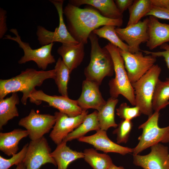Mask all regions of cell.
<instances>
[{"mask_svg": "<svg viewBox=\"0 0 169 169\" xmlns=\"http://www.w3.org/2000/svg\"><path fill=\"white\" fill-rule=\"evenodd\" d=\"M67 28L73 38L79 43H88L90 34L100 26L113 25L119 27L122 19L105 18L98 11L91 8H81L69 3L63 9Z\"/></svg>", "mask_w": 169, "mask_h": 169, "instance_id": "6da1fadb", "label": "cell"}, {"mask_svg": "<svg viewBox=\"0 0 169 169\" xmlns=\"http://www.w3.org/2000/svg\"><path fill=\"white\" fill-rule=\"evenodd\" d=\"M55 76L54 69L38 71L34 69L28 68L10 79H0V99L4 98L9 93L21 92L23 94L21 101L25 105L28 99L36 90V87L41 86L46 79H54Z\"/></svg>", "mask_w": 169, "mask_h": 169, "instance_id": "7a4b0ae2", "label": "cell"}, {"mask_svg": "<svg viewBox=\"0 0 169 169\" xmlns=\"http://www.w3.org/2000/svg\"><path fill=\"white\" fill-rule=\"evenodd\" d=\"M89 38L91 43L90 59L84 69V74L86 79L100 85L104 78L113 75V62L108 50L100 46L96 34L92 32Z\"/></svg>", "mask_w": 169, "mask_h": 169, "instance_id": "3957f363", "label": "cell"}, {"mask_svg": "<svg viewBox=\"0 0 169 169\" xmlns=\"http://www.w3.org/2000/svg\"><path fill=\"white\" fill-rule=\"evenodd\" d=\"M105 47L109 52L114 64L115 77L109 82L110 97L117 98L122 95L135 106V96L134 89L130 82L125 69L124 60L120 53V49L110 43Z\"/></svg>", "mask_w": 169, "mask_h": 169, "instance_id": "277c9868", "label": "cell"}, {"mask_svg": "<svg viewBox=\"0 0 169 169\" xmlns=\"http://www.w3.org/2000/svg\"><path fill=\"white\" fill-rule=\"evenodd\" d=\"M161 71L158 64H154L135 82L131 84L135 96V106L141 113L148 115L153 113L152 97L156 83Z\"/></svg>", "mask_w": 169, "mask_h": 169, "instance_id": "5b68a950", "label": "cell"}, {"mask_svg": "<svg viewBox=\"0 0 169 169\" xmlns=\"http://www.w3.org/2000/svg\"><path fill=\"white\" fill-rule=\"evenodd\" d=\"M159 111H155L139 126L138 128L142 129V132L138 138L139 143L133 148V155H138L156 144L169 143V125L163 128L159 126Z\"/></svg>", "mask_w": 169, "mask_h": 169, "instance_id": "8992f818", "label": "cell"}, {"mask_svg": "<svg viewBox=\"0 0 169 169\" xmlns=\"http://www.w3.org/2000/svg\"><path fill=\"white\" fill-rule=\"evenodd\" d=\"M10 31L14 34L15 36L12 37L10 35H6L5 36L4 39L16 42L24 52L23 56L18 62L19 64H22L33 61L36 64L38 68L44 70L47 68L49 64L55 62L54 56L51 54L54 43L41 46L38 49H33L28 43L23 42L21 40L16 29L12 28Z\"/></svg>", "mask_w": 169, "mask_h": 169, "instance_id": "52a82bcc", "label": "cell"}, {"mask_svg": "<svg viewBox=\"0 0 169 169\" xmlns=\"http://www.w3.org/2000/svg\"><path fill=\"white\" fill-rule=\"evenodd\" d=\"M49 1L54 5L57 10L59 25L54 31L48 30L42 26H38L36 33L40 44L43 46L54 42L71 44L79 43L70 35L64 23L63 8L64 0H50Z\"/></svg>", "mask_w": 169, "mask_h": 169, "instance_id": "ba28073f", "label": "cell"}, {"mask_svg": "<svg viewBox=\"0 0 169 169\" xmlns=\"http://www.w3.org/2000/svg\"><path fill=\"white\" fill-rule=\"evenodd\" d=\"M127 76L131 84L144 75L154 64L156 58L151 54L144 55L141 50L132 54L120 49Z\"/></svg>", "mask_w": 169, "mask_h": 169, "instance_id": "9c48e42d", "label": "cell"}, {"mask_svg": "<svg viewBox=\"0 0 169 169\" xmlns=\"http://www.w3.org/2000/svg\"><path fill=\"white\" fill-rule=\"evenodd\" d=\"M56 121L54 115L38 113L32 109L28 115L21 119L18 125L25 128L31 141L38 139L49 133Z\"/></svg>", "mask_w": 169, "mask_h": 169, "instance_id": "30bf717a", "label": "cell"}, {"mask_svg": "<svg viewBox=\"0 0 169 169\" xmlns=\"http://www.w3.org/2000/svg\"><path fill=\"white\" fill-rule=\"evenodd\" d=\"M51 153V149L44 137L31 141L23 162L26 169H40L43 165L47 163L57 166Z\"/></svg>", "mask_w": 169, "mask_h": 169, "instance_id": "8fae6325", "label": "cell"}, {"mask_svg": "<svg viewBox=\"0 0 169 169\" xmlns=\"http://www.w3.org/2000/svg\"><path fill=\"white\" fill-rule=\"evenodd\" d=\"M29 98L31 102L37 105L40 104L42 101L45 102L48 104L49 106L58 109L60 112L69 117L79 115L83 111L78 105L76 100L62 95H49L41 90H35L32 93Z\"/></svg>", "mask_w": 169, "mask_h": 169, "instance_id": "7c38bea8", "label": "cell"}, {"mask_svg": "<svg viewBox=\"0 0 169 169\" xmlns=\"http://www.w3.org/2000/svg\"><path fill=\"white\" fill-rule=\"evenodd\" d=\"M148 22V18H147L125 28H116L117 35L122 41L126 42L130 53L134 54L141 51L140 45L147 41Z\"/></svg>", "mask_w": 169, "mask_h": 169, "instance_id": "4fadbf2b", "label": "cell"}, {"mask_svg": "<svg viewBox=\"0 0 169 169\" xmlns=\"http://www.w3.org/2000/svg\"><path fill=\"white\" fill-rule=\"evenodd\" d=\"M145 155L133 154V163L143 169H169V151L167 146L160 143L151 147Z\"/></svg>", "mask_w": 169, "mask_h": 169, "instance_id": "5bb4252c", "label": "cell"}, {"mask_svg": "<svg viewBox=\"0 0 169 169\" xmlns=\"http://www.w3.org/2000/svg\"><path fill=\"white\" fill-rule=\"evenodd\" d=\"M88 113V110H83L79 115L69 117L59 111L55 112L54 113L55 123L49 135L51 140L57 145L60 143L69 133L83 122Z\"/></svg>", "mask_w": 169, "mask_h": 169, "instance_id": "9a60e30c", "label": "cell"}, {"mask_svg": "<svg viewBox=\"0 0 169 169\" xmlns=\"http://www.w3.org/2000/svg\"><path fill=\"white\" fill-rule=\"evenodd\" d=\"M80 142L92 145L95 149L104 153L113 152L122 155L133 152V148L124 147L111 141L108 137L105 131L100 129L94 134L84 136L78 139Z\"/></svg>", "mask_w": 169, "mask_h": 169, "instance_id": "2e32d148", "label": "cell"}, {"mask_svg": "<svg viewBox=\"0 0 169 169\" xmlns=\"http://www.w3.org/2000/svg\"><path fill=\"white\" fill-rule=\"evenodd\" d=\"M96 83L85 79L82 83V92L77 100L78 105L83 110L92 109L99 111L106 103Z\"/></svg>", "mask_w": 169, "mask_h": 169, "instance_id": "e0dca14e", "label": "cell"}, {"mask_svg": "<svg viewBox=\"0 0 169 169\" xmlns=\"http://www.w3.org/2000/svg\"><path fill=\"white\" fill-rule=\"evenodd\" d=\"M148 33L149 38L146 45L151 50L169 43V24L160 22L153 16L148 18Z\"/></svg>", "mask_w": 169, "mask_h": 169, "instance_id": "ac0fdd59", "label": "cell"}, {"mask_svg": "<svg viewBox=\"0 0 169 169\" xmlns=\"http://www.w3.org/2000/svg\"><path fill=\"white\" fill-rule=\"evenodd\" d=\"M84 44H63L57 49V52L69 68L70 73L81 63L84 58Z\"/></svg>", "mask_w": 169, "mask_h": 169, "instance_id": "d6986e66", "label": "cell"}, {"mask_svg": "<svg viewBox=\"0 0 169 169\" xmlns=\"http://www.w3.org/2000/svg\"><path fill=\"white\" fill-rule=\"evenodd\" d=\"M69 3L79 7L87 4L96 8L104 17L112 19H122V14L113 0H70Z\"/></svg>", "mask_w": 169, "mask_h": 169, "instance_id": "ffe728a7", "label": "cell"}, {"mask_svg": "<svg viewBox=\"0 0 169 169\" xmlns=\"http://www.w3.org/2000/svg\"><path fill=\"white\" fill-rule=\"evenodd\" d=\"M28 136V131L20 129H15L8 132H0V151L8 156H12L17 153L20 141Z\"/></svg>", "mask_w": 169, "mask_h": 169, "instance_id": "44dd1931", "label": "cell"}, {"mask_svg": "<svg viewBox=\"0 0 169 169\" xmlns=\"http://www.w3.org/2000/svg\"><path fill=\"white\" fill-rule=\"evenodd\" d=\"M67 142L63 141L57 145L55 149L51 153L58 166L57 169H67L73 161L84 158L83 152L74 151L67 145Z\"/></svg>", "mask_w": 169, "mask_h": 169, "instance_id": "7402d4cb", "label": "cell"}, {"mask_svg": "<svg viewBox=\"0 0 169 169\" xmlns=\"http://www.w3.org/2000/svg\"><path fill=\"white\" fill-rule=\"evenodd\" d=\"M19 103L17 92L13 93L9 97L0 99V129L6 125L8 121L19 116L16 105Z\"/></svg>", "mask_w": 169, "mask_h": 169, "instance_id": "603a6c76", "label": "cell"}, {"mask_svg": "<svg viewBox=\"0 0 169 169\" xmlns=\"http://www.w3.org/2000/svg\"><path fill=\"white\" fill-rule=\"evenodd\" d=\"M118 102L117 98L110 97L105 104L98 111L97 116L100 129L106 131L111 127L118 126L115 121V110Z\"/></svg>", "mask_w": 169, "mask_h": 169, "instance_id": "cb8c5ba5", "label": "cell"}, {"mask_svg": "<svg viewBox=\"0 0 169 169\" xmlns=\"http://www.w3.org/2000/svg\"><path fill=\"white\" fill-rule=\"evenodd\" d=\"M100 129L97 116V111L95 110L88 114L83 122L77 128L69 133L63 141L67 142L85 136L90 131Z\"/></svg>", "mask_w": 169, "mask_h": 169, "instance_id": "d4e9b609", "label": "cell"}, {"mask_svg": "<svg viewBox=\"0 0 169 169\" xmlns=\"http://www.w3.org/2000/svg\"><path fill=\"white\" fill-rule=\"evenodd\" d=\"M169 101V79L161 81H157L154 90L152 106L155 111L160 110L168 105Z\"/></svg>", "mask_w": 169, "mask_h": 169, "instance_id": "484cf974", "label": "cell"}, {"mask_svg": "<svg viewBox=\"0 0 169 169\" xmlns=\"http://www.w3.org/2000/svg\"><path fill=\"white\" fill-rule=\"evenodd\" d=\"M85 161L93 169H108L113 163L110 157L106 153H100L93 148L84 151Z\"/></svg>", "mask_w": 169, "mask_h": 169, "instance_id": "4316f807", "label": "cell"}, {"mask_svg": "<svg viewBox=\"0 0 169 169\" xmlns=\"http://www.w3.org/2000/svg\"><path fill=\"white\" fill-rule=\"evenodd\" d=\"M54 69L55 76L54 79L57 86L59 92L62 96L68 97L67 85L71 73L60 57L58 59Z\"/></svg>", "mask_w": 169, "mask_h": 169, "instance_id": "83f0119b", "label": "cell"}, {"mask_svg": "<svg viewBox=\"0 0 169 169\" xmlns=\"http://www.w3.org/2000/svg\"><path fill=\"white\" fill-rule=\"evenodd\" d=\"M152 7L151 0H134L128 8L129 18L126 26L138 23L150 11Z\"/></svg>", "mask_w": 169, "mask_h": 169, "instance_id": "f1b7e54d", "label": "cell"}, {"mask_svg": "<svg viewBox=\"0 0 169 169\" xmlns=\"http://www.w3.org/2000/svg\"><path fill=\"white\" fill-rule=\"evenodd\" d=\"M115 28V26L106 25L95 30L92 32L100 38L108 40L110 43L120 49L129 52L128 45L119 38L116 32Z\"/></svg>", "mask_w": 169, "mask_h": 169, "instance_id": "f546056e", "label": "cell"}, {"mask_svg": "<svg viewBox=\"0 0 169 169\" xmlns=\"http://www.w3.org/2000/svg\"><path fill=\"white\" fill-rule=\"evenodd\" d=\"M133 124L131 120H122L118 125L116 128L113 132L116 135L117 144L125 143L128 140Z\"/></svg>", "mask_w": 169, "mask_h": 169, "instance_id": "4dcf8cb0", "label": "cell"}, {"mask_svg": "<svg viewBox=\"0 0 169 169\" xmlns=\"http://www.w3.org/2000/svg\"><path fill=\"white\" fill-rule=\"evenodd\" d=\"M28 143L25 145L21 150L8 159L0 156V169H8L13 165L23 163L27 151Z\"/></svg>", "mask_w": 169, "mask_h": 169, "instance_id": "1f68e13d", "label": "cell"}, {"mask_svg": "<svg viewBox=\"0 0 169 169\" xmlns=\"http://www.w3.org/2000/svg\"><path fill=\"white\" fill-rule=\"evenodd\" d=\"M116 110V115L122 120H131L140 116L141 114L138 107H131L126 103L121 104Z\"/></svg>", "mask_w": 169, "mask_h": 169, "instance_id": "d6a6232c", "label": "cell"}, {"mask_svg": "<svg viewBox=\"0 0 169 169\" xmlns=\"http://www.w3.org/2000/svg\"><path fill=\"white\" fill-rule=\"evenodd\" d=\"M160 48L164 50V51L155 52L147 50H141L147 55L151 54L156 58L159 57H163L169 70V44H164L160 46ZM168 79H169V77Z\"/></svg>", "mask_w": 169, "mask_h": 169, "instance_id": "836d02e7", "label": "cell"}, {"mask_svg": "<svg viewBox=\"0 0 169 169\" xmlns=\"http://www.w3.org/2000/svg\"><path fill=\"white\" fill-rule=\"evenodd\" d=\"M153 16L157 18L169 20V9L153 6L150 11L146 15Z\"/></svg>", "mask_w": 169, "mask_h": 169, "instance_id": "e575fe53", "label": "cell"}, {"mask_svg": "<svg viewBox=\"0 0 169 169\" xmlns=\"http://www.w3.org/2000/svg\"><path fill=\"white\" fill-rule=\"evenodd\" d=\"M7 11L0 8V38H3L8 30L6 23Z\"/></svg>", "mask_w": 169, "mask_h": 169, "instance_id": "d590c367", "label": "cell"}, {"mask_svg": "<svg viewBox=\"0 0 169 169\" xmlns=\"http://www.w3.org/2000/svg\"><path fill=\"white\" fill-rule=\"evenodd\" d=\"M133 0H116L114 1L120 12L123 13L134 2Z\"/></svg>", "mask_w": 169, "mask_h": 169, "instance_id": "8d00e7d4", "label": "cell"}, {"mask_svg": "<svg viewBox=\"0 0 169 169\" xmlns=\"http://www.w3.org/2000/svg\"><path fill=\"white\" fill-rule=\"evenodd\" d=\"M153 6L169 9V0H151Z\"/></svg>", "mask_w": 169, "mask_h": 169, "instance_id": "74e56055", "label": "cell"}, {"mask_svg": "<svg viewBox=\"0 0 169 169\" xmlns=\"http://www.w3.org/2000/svg\"><path fill=\"white\" fill-rule=\"evenodd\" d=\"M108 169H125V168L122 166H117L113 163L110 165Z\"/></svg>", "mask_w": 169, "mask_h": 169, "instance_id": "f35d334b", "label": "cell"}, {"mask_svg": "<svg viewBox=\"0 0 169 169\" xmlns=\"http://www.w3.org/2000/svg\"><path fill=\"white\" fill-rule=\"evenodd\" d=\"M15 169H26V167L23 163H22L17 165Z\"/></svg>", "mask_w": 169, "mask_h": 169, "instance_id": "ab89813d", "label": "cell"}, {"mask_svg": "<svg viewBox=\"0 0 169 169\" xmlns=\"http://www.w3.org/2000/svg\"><path fill=\"white\" fill-rule=\"evenodd\" d=\"M168 104L169 105V103H168Z\"/></svg>", "mask_w": 169, "mask_h": 169, "instance_id": "60d3db41", "label": "cell"}]
</instances>
